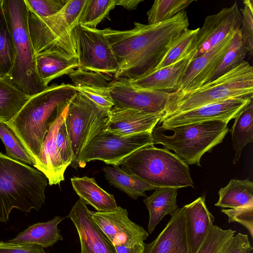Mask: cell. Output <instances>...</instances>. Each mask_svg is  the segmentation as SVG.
<instances>
[{
    "mask_svg": "<svg viewBox=\"0 0 253 253\" xmlns=\"http://www.w3.org/2000/svg\"><path fill=\"white\" fill-rule=\"evenodd\" d=\"M189 25L187 13L183 11L158 24L135 22L128 30L103 29L119 65L113 78L132 81L152 73Z\"/></svg>",
    "mask_w": 253,
    "mask_h": 253,
    "instance_id": "1",
    "label": "cell"
},
{
    "mask_svg": "<svg viewBox=\"0 0 253 253\" xmlns=\"http://www.w3.org/2000/svg\"><path fill=\"white\" fill-rule=\"evenodd\" d=\"M77 92L74 85L52 84L33 95L15 117L5 124L35 160L49 128Z\"/></svg>",
    "mask_w": 253,
    "mask_h": 253,
    "instance_id": "2",
    "label": "cell"
},
{
    "mask_svg": "<svg viewBox=\"0 0 253 253\" xmlns=\"http://www.w3.org/2000/svg\"><path fill=\"white\" fill-rule=\"evenodd\" d=\"M48 183L42 172L0 151V222L8 220L13 209L39 211Z\"/></svg>",
    "mask_w": 253,
    "mask_h": 253,
    "instance_id": "3",
    "label": "cell"
},
{
    "mask_svg": "<svg viewBox=\"0 0 253 253\" xmlns=\"http://www.w3.org/2000/svg\"><path fill=\"white\" fill-rule=\"evenodd\" d=\"M245 97H253V68L244 60L234 69L198 88L187 92L169 93L163 117L232 98Z\"/></svg>",
    "mask_w": 253,
    "mask_h": 253,
    "instance_id": "4",
    "label": "cell"
},
{
    "mask_svg": "<svg viewBox=\"0 0 253 253\" xmlns=\"http://www.w3.org/2000/svg\"><path fill=\"white\" fill-rule=\"evenodd\" d=\"M228 123L222 120H211L165 129L160 128L157 124L151 132L153 144H162L175 152L187 164L200 167L203 155L210 153L230 131Z\"/></svg>",
    "mask_w": 253,
    "mask_h": 253,
    "instance_id": "5",
    "label": "cell"
},
{
    "mask_svg": "<svg viewBox=\"0 0 253 253\" xmlns=\"http://www.w3.org/2000/svg\"><path fill=\"white\" fill-rule=\"evenodd\" d=\"M15 51L11 72L7 78L29 96L46 89L37 70L36 54L28 27V9L24 0H2Z\"/></svg>",
    "mask_w": 253,
    "mask_h": 253,
    "instance_id": "6",
    "label": "cell"
},
{
    "mask_svg": "<svg viewBox=\"0 0 253 253\" xmlns=\"http://www.w3.org/2000/svg\"><path fill=\"white\" fill-rule=\"evenodd\" d=\"M124 171L158 187H194L187 164L167 149L147 145L132 153L120 165Z\"/></svg>",
    "mask_w": 253,
    "mask_h": 253,
    "instance_id": "7",
    "label": "cell"
},
{
    "mask_svg": "<svg viewBox=\"0 0 253 253\" xmlns=\"http://www.w3.org/2000/svg\"><path fill=\"white\" fill-rule=\"evenodd\" d=\"M110 110L98 105L78 91L71 101L64 122L73 153L70 166L74 169L78 166V160L85 147L104 129Z\"/></svg>",
    "mask_w": 253,
    "mask_h": 253,
    "instance_id": "8",
    "label": "cell"
},
{
    "mask_svg": "<svg viewBox=\"0 0 253 253\" xmlns=\"http://www.w3.org/2000/svg\"><path fill=\"white\" fill-rule=\"evenodd\" d=\"M151 132L121 136L103 129L84 149L78 165L83 168L87 162L100 160L106 164L119 166L137 150L153 144Z\"/></svg>",
    "mask_w": 253,
    "mask_h": 253,
    "instance_id": "9",
    "label": "cell"
},
{
    "mask_svg": "<svg viewBox=\"0 0 253 253\" xmlns=\"http://www.w3.org/2000/svg\"><path fill=\"white\" fill-rule=\"evenodd\" d=\"M27 7L29 33L36 54L54 51L77 56L72 31L65 21L63 9L54 15L41 17Z\"/></svg>",
    "mask_w": 253,
    "mask_h": 253,
    "instance_id": "10",
    "label": "cell"
},
{
    "mask_svg": "<svg viewBox=\"0 0 253 253\" xmlns=\"http://www.w3.org/2000/svg\"><path fill=\"white\" fill-rule=\"evenodd\" d=\"M79 67L114 76L119 65L103 30L81 24L73 30Z\"/></svg>",
    "mask_w": 253,
    "mask_h": 253,
    "instance_id": "11",
    "label": "cell"
},
{
    "mask_svg": "<svg viewBox=\"0 0 253 253\" xmlns=\"http://www.w3.org/2000/svg\"><path fill=\"white\" fill-rule=\"evenodd\" d=\"M91 217L114 246L117 253L124 250L144 248L149 233L132 221L126 210L121 207L104 211H92Z\"/></svg>",
    "mask_w": 253,
    "mask_h": 253,
    "instance_id": "12",
    "label": "cell"
},
{
    "mask_svg": "<svg viewBox=\"0 0 253 253\" xmlns=\"http://www.w3.org/2000/svg\"><path fill=\"white\" fill-rule=\"evenodd\" d=\"M110 91L115 107L163 115L169 94L159 90L137 88L127 80L114 78Z\"/></svg>",
    "mask_w": 253,
    "mask_h": 253,
    "instance_id": "13",
    "label": "cell"
},
{
    "mask_svg": "<svg viewBox=\"0 0 253 253\" xmlns=\"http://www.w3.org/2000/svg\"><path fill=\"white\" fill-rule=\"evenodd\" d=\"M253 97L232 98L185 112L163 117L157 125L161 129L211 120L229 122L252 101Z\"/></svg>",
    "mask_w": 253,
    "mask_h": 253,
    "instance_id": "14",
    "label": "cell"
},
{
    "mask_svg": "<svg viewBox=\"0 0 253 253\" xmlns=\"http://www.w3.org/2000/svg\"><path fill=\"white\" fill-rule=\"evenodd\" d=\"M241 20L237 1L216 14L207 16L197 34L194 46L197 51L194 59L209 51L231 33L240 30Z\"/></svg>",
    "mask_w": 253,
    "mask_h": 253,
    "instance_id": "15",
    "label": "cell"
},
{
    "mask_svg": "<svg viewBox=\"0 0 253 253\" xmlns=\"http://www.w3.org/2000/svg\"><path fill=\"white\" fill-rule=\"evenodd\" d=\"M90 212L79 199L68 215L78 233L81 253H117L113 245L92 220Z\"/></svg>",
    "mask_w": 253,
    "mask_h": 253,
    "instance_id": "16",
    "label": "cell"
},
{
    "mask_svg": "<svg viewBox=\"0 0 253 253\" xmlns=\"http://www.w3.org/2000/svg\"><path fill=\"white\" fill-rule=\"evenodd\" d=\"M235 32L228 35L209 51L193 60L177 91H189L212 80Z\"/></svg>",
    "mask_w": 253,
    "mask_h": 253,
    "instance_id": "17",
    "label": "cell"
},
{
    "mask_svg": "<svg viewBox=\"0 0 253 253\" xmlns=\"http://www.w3.org/2000/svg\"><path fill=\"white\" fill-rule=\"evenodd\" d=\"M163 116L113 106L104 130L121 136L151 132Z\"/></svg>",
    "mask_w": 253,
    "mask_h": 253,
    "instance_id": "18",
    "label": "cell"
},
{
    "mask_svg": "<svg viewBox=\"0 0 253 253\" xmlns=\"http://www.w3.org/2000/svg\"><path fill=\"white\" fill-rule=\"evenodd\" d=\"M197 51L195 48L183 58L169 66L140 79L128 81L137 88L169 93L176 92L180 89L182 81Z\"/></svg>",
    "mask_w": 253,
    "mask_h": 253,
    "instance_id": "19",
    "label": "cell"
},
{
    "mask_svg": "<svg viewBox=\"0 0 253 253\" xmlns=\"http://www.w3.org/2000/svg\"><path fill=\"white\" fill-rule=\"evenodd\" d=\"M161 232L152 242L145 244L143 253H190L183 207L177 208Z\"/></svg>",
    "mask_w": 253,
    "mask_h": 253,
    "instance_id": "20",
    "label": "cell"
},
{
    "mask_svg": "<svg viewBox=\"0 0 253 253\" xmlns=\"http://www.w3.org/2000/svg\"><path fill=\"white\" fill-rule=\"evenodd\" d=\"M68 108V106L49 128L33 166L46 176L50 185L59 184L64 180V174L67 168L57 151L55 136L60 126L65 120Z\"/></svg>",
    "mask_w": 253,
    "mask_h": 253,
    "instance_id": "21",
    "label": "cell"
},
{
    "mask_svg": "<svg viewBox=\"0 0 253 253\" xmlns=\"http://www.w3.org/2000/svg\"><path fill=\"white\" fill-rule=\"evenodd\" d=\"M187 239L190 253H196L211 227L214 218L208 210L205 195L183 207Z\"/></svg>",
    "mask_w": 253,
    "mask_h": 253,
    "instance_id": "22",
    "label": "cell"
},
{
    "mask_svg": "<svg viewBox=\"0 0 253 253\" xmlns=\"http://www.w3.org/2000/svg\"><path fill=\"white\" fill-rule=\"evenodd\" d=\"M37 72L43 84L68 75L79 67L78 56H69L54 51H45L36 54Z\"/></svg>",
    "mask_w": 253,
    "mask_h": 253,
    "instance_id": "23",
    "label": "cell"
},
{
    "mask_svg": "<svg viewBox=\"0 0 253 253\" xmlns=\"http://www.w3.org/2000/svg\"><path fill=\"white\" fill-rule=\"evenodd\" d=\"M64 219V217L56 216L47 221L32 224L8 241L36 245L43 248L51 247L58 241L63 240L58 225Z\"/></svg>",
    "mask_w": 253,
    "mask_h": 253,
    "instance_id": "24",
    "label": "cell"
},
{
    "mask_svg": "<svg viewBox=\"0 0 253 253\" xmlns=\"http://www.w3.org/2000/svg\"><path fill=\"white\" fill-rule=\"evenodd\" d=\"M71 181L80 199L86 205L93 207L97 211H110L118 207L114 195L99 187L94 178L74 177Z\"/></svg>",
    "mask_w": 253,
    "mask_h": 253,
    "instance_id": "25",
    "label": "cell"
},
{
    "mask_svg": "<svg viewBox=\"0 0 253 253\" xmlns=\"http://www.w3.org/2000/svg\"><path fill=\"white\" fill-rule=\"evenodd\" d=\"M178 189L158 187L150 196L143 200L149 211L148 233L152 234L161 220L167 214H171L177 208L176 197Z\"/></svg>",
    "mask_w": 253,
    "mask_h": 253,
    "instance_id": "26",
    "label": "cell"
},
{
    "mask_svg": "<svg viewBox=\"0 0 253 253\" xmlns=\"http://www.w3.org/2000/svg\"><path fill=\"white\" fill-rule=\"evenodd\" d=\"M102 170L110 184L123 191L134 200L140 196L147 197L146 191L157 188L140 178L124 171L119 166H106Z\"/></svg>",
    "mask_w": 253,
    "mask_h": 253,
    "instance_id": "27",
    "label": "cell"
},
{
    "mask_svg": "<svg viewBox=\"0 0 253 253\" xmlns=\"http://www.w3.org/2000/svg\"><path fill=\"white\" fill-rule=\"evenodd\" d=\"M219 200L214 205L222 208H236L253 206V182L249 179H231L219 192Z\"/></svg>",
    "mask_w": 253,
    "mask_h": 253,
    "instance_id": "28",
    "label": "cell"
},
{
    "mask_svg": "<svg viewBox=\"0 0 253 253\" xmlns=\"http://www.w3.org/2000/svg\"><path fill=\"white\" fill-rule=\"evenodd\" d=\"M7 78H0V123L12 120L30 98Z\"/></svg>",
    "mask_w": 253,
    "mask_h": 253,
    "instance_id": "29",
    "label": "cell"
},
{
    "mask_svg": "<svg viewBox=\"0 0 253 253\" xmlns=\"http://www.w3.org/2000/svg\"><path fill=\"white\" fill-rule=\"evenodd\" d=\"M231 130L232 146L235 151L233 164L240 159L244 147L253 141V100L234 118Z\"/></svg>",
    "mask_w": 253,
    "mask_h": 253,
    "instance_id": "30",
    "label": "cell"
},
{
    "mask_svg": "<svg viewBox=\"0 0 253 253\" xmlns=\"http://www.w3.org/2000/svg\"><path fill=\"white\" fill-rule=\"evenodd\" d=\"M15 59L12 36L0 0V78H8Z\"/></svg>",
    "mask_w": 253,
    "mask_h": 253,
    "instance_id": "31",
    "label": "cell"
},
{
    "mask_svg": "<svg viewBox=\"0 0 253 253\" xmlns=\"http://www.w3.org/2000/svg\"><path fill=\"white\" fill-rule=\"evenodd\" d=\"M198 30L187 29L183 31L171 44L154 72L176 62L196 48L194 43Z\"/></svg>",
    "mask_w": 253,
    "mask_h": 253,
    "instance_id": "32",
    "label": "cell"
},
{
    "mask_svg": "<svg viewBox=\"0 0 253 253\" xmlns=\"http://www.w3.org/2000/svg\"><path fill=\"white\" fill-rule=\"evenodd\" d=\"M195 0H156L147 12L148 24L167 21L185 11Z\"/></svg>",
    "mask_w": 253,
    "mask_h": 253,
    "instance_id": "33",
    "label": "cell"
},
{
    "mask_svg": "<svg viewBox=\"0 0 253 253\" xmlns=\"http://www.w3.org/2000/svg\"><path fill=\"white\" fill-rule=\"evenodd\" d=\"M247 52L242 41L241 32L238 30L235 32L229 48L216 70L212 80L226 73L242 63Z\"/></svg>",
    "mask_w": 253,
    "mask_h": 253,
    "instance_id": "34",
    "label": "cell"
},
{
    "mask_svg": "<svg viewBox=\"0 0 253 253\" xmlns=\"http://www.w3.org/2000/svg\"><path fill=\"white\" fill-rule=\"evenodd\" d=\"M116 5V0H86L79 24L95 28Z\"/></svg>",
    "mask_w": 253,
    "mask_h": 253,
    "instance_id": "35",
    "label": "cell"
},
{
    "mask_svg": "<svg viewBox=\"0 0 253 253\" xmlns=\"http://www.w3.org/2000/svg\"><path fill=\"white\" fill-rule=\"evenodd\" d=\"M0 138L3 143L5 155L21 162L34 166L35 161L14 132L5 124L0 123Z\"/></svg>",
    "mask_w": 253,
    "mask_h": 253,
    "instance_id": "36",
    "label": "cell"
},
{
    "mask_svg": "<svg viewBox=\"0 0 253 253\" xmlns=\"http://www.w3.org/2000/svg\"><path fill=\"white\" fill-rule=\"evenodd\" d=\"M235 232L213 225L196 253H223Z\"/></svg>",
    "mask_w": 253,
    "mask_h": 253,
    "instance_id": "37",
    "label": "cell"
},
{
    "mask_svg": "<svg viewBox=\"0 0 253 253\" xmlns=\"http://www.w3.org/2000/svg\"><path fill=\"white\" fill-rule=\"evenodd\" d=\"M76 87L109 88L113 76L78 68L68 75Z\"/></svg>",
    "mask_w": 253,
    "mask_h": 253,
    "instance_id": "38",
    "label": "cell"
},
{
    "mask_svg": "<svg viewBox=\"0 0 253 253\" xmlns=\"http://www.w3.org/2000/svg\"><path fill=\"white\" fill-rule=\"evenodd\" d=\"M244 7L241 8L242 20L240 31L243 44L252 56L253 54V1L243 0Z\"/></svg>",
    "mask_w": 253,
    "mask_h": 253,
    "instance_id": "39",
    "label": "cell"
},
{
    "mask_svg": "<svg viewBox=\"0 0 253 253\" xmlns=\"http://www.w3.org/2000/svg\"><path fill=\"white\" fill-rule=\"evenodd\" d=\"M68 0H24L27 6L41 17H48L60 11Z\"/></svg>",
    "mask_w": 253,
    "mask_h": 253,
    "instance_id": "40",
    "label": "cell"
},
{
    "mask_svg": "<svg viewBox=\"0 0 253 253\" xmlns=\"http://www.w3.org/2000/svg\"><path fill=\"white\" fill-rule=\"evenodd\" d=\"M221 212L228 216L229 223L236 222L241 224L253 237V206L222 209Z\"/></svg>",
    "mask_w": 253,
    "mask_h": 253,
    "instance_id": "41",
    "label": "cell"
},
{
    "mask_svg": "<svg viewBox=\"0 0 253 253\" xmlns=\"http://www.w3.org/2000/svg\"><path fill=\"white\" fill-rule=\"evenodd\" d=\"M64 122L65 120L61 124L56 133L55 143L63 164L67 168L72 162L73 153Z\"/></svg>",
    "mask_w": 253,
    "mask_h": 253,
    "instance_id": "42",
    "label": "cell"
},
{
    "mask_svg": "<svg viewBox=\"0 0 253 253\" xmlns=\"http://www.w3.org/2000/svg\"><path fill=\"white\" fill-rule=\"evenodd\" d=\"M77 91L81 92L98 105L105 108L110 109L114 106L110 87H86L76 88Z\"/></svg>",
    "mask_w": 253,
    "mask_h": 253,
    "instance_id": "43",
    "label": "cell"
},
{
    "mask_svg": "<svg viewBox=\"0 0 253 253\" xmlns=\"http://www.w3.org/2000/svg\"><path fill=\"white\" fill-rule=\"evenodd\" d=\"M86 1V0H68L63 8L65 21L71 31L79 24Z\"/></svg>",
    "mask_w": 253,
    "mask_h": 253,
    "instance_id": "44",
    "label": "cell"
},
{
    "mask_svg": "<svg viewBox=\"0 0 253 253\" xmlns=\"http://www.w3.org/2000/svg\"><path fill=\"white\" fill-rule=\"evenodd\" d=\"M0 253H46L43 248L36 245L0 242Z\"/></svg>",
    "mask_w": 253,
    "mask_h": 253,
    "instance_id": "45",
    "label": "cell"
},
{
    "mask_svg": "<svg viewBox=\"0 0 253 253\" xmlns=\"http://www.w3.org/2000/svg\"><path fill=\"white\" fill-rule=\"evenodd\" d=\"M253 249L248 235L239 233L233 237L223 253H245Z\"/></svg>",
    "mask_w": 253,
    "mask_h": 253,
    "instance_id": "46",
    "label": "cell"
},
{
    "mask_svg": "<svg viewBox=\"0 0 253 253\" xmlns=\"http://www.w3.org/2000/svg\"><path fill=\"white\" fill-rule=\"evenodd\" d=\"M142 0H116V5H121L127 10L137 8L138 4Z\"/></svg>",
    "mask_w": 253,
    "mask_h": 253,
    "instance_id": "47",
    "label": "cell"
},
{
    "mask_svg": "<svg viewBox=\"0 0 253 253\" xmlns=\"http://www.w3.org/2000/svg\"><path fill=\"white\" fill-rule=\"evenodd\" d=\"M252 253V252H247V253Z\"/></svg>",
    "mask_w": 253,
    "mask_h": 253,
    "instance_id": "48",
    "label": "cell"
}]
</instances>
